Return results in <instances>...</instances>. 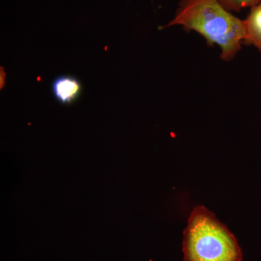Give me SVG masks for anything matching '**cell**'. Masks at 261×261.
Returning <instances> with one entry per match:
<instances>
[{"label": "cell", "instance_id": "obj_4", "mask_svg": "<svg viewBox=\"0 0 261 261\" xmlns=\"http://www.w3.org/2000/svg\"><path fill=\"white\" fill-rule=\"evenodd\" d=\"M245 21L246 37L244 42L255 46L261 53V3L252 8L250 15Z\"/></svg>", "mask_w": 261, "mask_h": 261}, {"label": "cell", "instance_id": "obj_1", "mask_svg": "<svg viewBox=\"0 0 261 261\" xmlns=\"http://www.w3.org/2000/svg\"><path fill=\"white\" fill-rule=\"evenodd\" d=\"M182 25L195 31L221 48V59L232 60L246 37L245 20L231 14L219 0H182L176 16L166 27Z\"/></svg>", "mask_w": 261, "mask_h": 261}, {"label": "cell", "instance_id": "obj_5", "mask_svg": "<svg viewBox=\"0 0 261 261\" xmlns=\"http://www.w3.org/2000/svg\"><path fill=\"white\" fill-rule=\"evenodd\" d=\"M228 11L239 12L246 8H253L260 4L261 0H219Z\"/></svg>", "mask_w": 261, "mask_h": 261}, {"label": "cell", "instance_id": "obj_2", "mask_svg": "<svg viewBox=\"0 0 261 261\" xmlns=\"http://www.w3.org/2000/svg\"><path fill=\"white\" fill-rule=\"evenodd\" d=\"M184 261H242L243 252L226 225L202 205L194 207L183 238Z\"/></svg>", "mask_w": 261, "mask_h": 261}, {"label": "cell", "instance_id": "obj_3", "mask_svg": "<svg viewBox=\"0 0 261 261\" xmlns=\"http://www.w3.org/2000/svg\"><path fill=\"white\" fill-rule=\"evenodd\" d=\"M51 90L58 102L63 105H70L80 97L82 85L80 81L73 75H59L53 81Z\"/></svg>", "mask_w": 261, "mask_h": 261}]
</instances>
